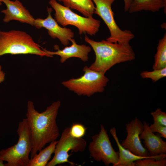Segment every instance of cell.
Masks as SVG:
<instances>
[{
  "mask_svg": "<svg viewBox=\"0 0 166 166\" xmlns=\"http://www.w3.org/2000/svg\"><path fill=\"white\" fill-rule=\"evenodd\" d=\"M61 105L60 101L54 102L44 111L39 113L35 109L33 102L28 101L26 119L32 144L31 158L59 136L56 119Z\"/></svg>",
  "mask_w": 166,
  "mask_h": 166,
  "instance_id": "obj_1",
  "label": "cell"
},
{
  "mask_svg": "<svg viewBox=\"0 0 166 166\" xmlns=\"http://www.w3.org/2000/svg\"><path fill=\"white\" fill-rule=\"evenodd\" d=\"M85 40L95 53V60L89 67L93 70L105 74L115 65L131 61L135 58V53L129 43H113L106 40L96 41L86 35Z\"/></svg>",
  "mask_w": 166,
  "mask_h": 166,
  "instance_id": "obj_2",
  "label": "cell"
},
{
  "mask_svg": "<svg viewBox=\"0 0 166 166\" xmlns=\"http://www.w3.org/2000/svg\"><path fill=\"white\" fill-rule=\"evenodd\" d=\"M6 54H30L50 57L26 32L0 29V57Z\"/></svg>",
  "mask_w": 166,
  "mask_h": 166,
  "instance_id": "obj_3",
  "label": "cell"
},
{
  "mask_svg": "<svg viewBox=\"0 0 166 166\" xmlns=\"http://www.w3.org/2000/svg\"><path fill=\"white\" fill-rule=\"evenodd\" d=\"M17 143L0 151V160L6 161L5 166H27L32 148L30 129L27 119L24 118L18 124Z\"/></svg>",
  "mask_w": 166,
  "mask_h": 166,
  "instance_id": "obj_4",
  "label": "cell"
},
{
  "mask_svg": "<svg viewBox=\"0 0 166 166\" xmlns=\"http://www.w3.org/2000/svg\"><path fill=\"white\" fill-rule=\"evenodd\" d=\"M49 4L55 11V19L63 27L69 25L74 26L78 29L80 35L86 33L93 36L98 32L101 25L100 20L93 17L81 16L56 0H50Z\"/></svg>",
  "mask_w": 166,
  "mask_h": 166,
  "instance_id": "obj_5",
  "label": "cell"
},
{
  "mask_svg": "<svg viewBox=\"0 0 166 166\" xmlns=\"http://www.w3.org/2000/svg\"><path fill=\"white\" fill-rule=\"evenodd\" d=\"M83 70L84 72L83 75L63 81L62 84L78 96L90 97L95 93L104 91L109 81L105 74L91 70L86 66Z\"/></svg>",
  "mask_w": 166,
  "mask_h": 166,
  "instance_id": "obj_6",
  "label": "cell"
},
{
  "mask_svg": "<svg viewBox=\"0 0 166 166\" xmlns=\"http://www.w3.org/2000/svg\"><path fill=\"white\" fill-rule=\"evenodd\" d=\"M95 4L94 14L99 16L108 27L110 36L106 40L113 43L127 44L135 35L130 30H122L114 19L112 6L116 0H92Z\"/></svg>",
  "mask_w": 166,
  "mask_h": 166,
  "instance_id": "obj_7",
  "label": "cell"
},
{
  "mask_svg": "<svg viewBox=\"0 0 166 166\" xmlns=\"http://www.w3.org/2000/svg\"><path fill=\"white\" fill-rule=\"evenodd\" d=\"M88 149L90 156L97 161H102L107 166L110 164L115 166L119 159L118 152L112 146L106 130L101 125L98 134L93 135Z\"/></svg>",
  "mask_w": 166,
  "mask_h": 166,
  "instance_id": "obj_8",
  "label": "cell"
},
{
  "mask_svg": "<svg viewBox=\"0 0 166 166\" xmlns=\"http://www.w3.org/2000/svg\"><path fill=\"white\" fill-rule=\"evenodd\" d=\"M70 128H65L56 145L54 155L46 166H55L57 164L68 163L72 165L75 164L69 160V152H77L84 151L86 147V140L82 138H77L73 137L70 132Z\"/></svg>",
  "mask_w": 166,
  "mask_h": 166,
  "instance_id": "obj_9",
  "label": "cell"
},
{
  "mask_svg": "<svg viewBox=\"0 0 166 166\" xmlns=\"http://www.w3.org/2000/svg\"><path fill=\"white\" fill-rule=\"evenodd\" d=\"M144 128L143 123L137 118L126 124L127 137L121 144L124 148L137 156L148 157L150 156L147 149L142 145L139 136Z\"/></svg>",
  "mask_w": 166,
  "mask_h": 166,
  "instance_id": "obj_10",
  "label": "cell"
},
{
  "mask_svg": "<svg viewBox=\"0 0 166 166\" xmlns=\"http://www.w3.org/2000/svg\"><path fill=\"white\" fill-rule=\"evenodd\" d=\"M48 15L45 19L38 18L35 19L34 26L37 29L45 28L48 30L49 35L53 39H58L64 46L69 44L73 38L74 33L72 30L65 27L60 26L51 15L52 8L47 7Z\"/></svg>",
  "mask_w": 166,
  "mask_h": 166,
  "instance_id": "obj_11",
  "label": "cell"
},
{
  "mask_svg": "<svg viewBox=\"0 0 166 166\" xmlns=\"http://www.w3.org/2000/svg\"><path fill=\"white\" fill-rule=\"evenodd\" d=\"M6 5V8L1 10L5 16L4 22L7 23L14 20L34 26L35 19L29 11L18 0H2Z\"/></svg>",
  "mask_w": 166,
  "mask_h": 166,
  "instance_id": "obj_12",
  "label": "cell"
},
{
  "mask_svg": "<svg viewBox=\"0 0 166 166\" xmlns=\"http://www.w3.org/2000/svg\"><path fill=\"white\" fill-rule=\"evenodd\" d=\"M72 43L71 45L66 46L62 49H59L58 45L54 46L55 51L48 50L42 47V49L50 57L53 55H57L60 57V61L61 63L65 62L68 59L73 57L80 58L83 62H86L89 59V54L91 50L90 46L84 44L79 45L77 43L75 40L72 38L70 41Z\"/></svg>",
  "mask_w": 166,
  "mask_h": 166,
  "instance_id": "obj_13",
  "label": "cell"
},
{
  "mask_svg": "<svg viewBox=\"0 0 166 166\" xmlns=\"http://www.w3.org/2000/svg\"><path fill=\"white\" fill-rule=\"evenodd\" d=\"M144 130L139 136L144 140L145 148L150 156H155L166 153V142L161 136L155 135L150 129L148 123L143 122Z\"/></svg>",
  "mask_w": 166,
  "mask_h": 166,
  "instance_id": "obj_14",
  "label": "cell"
},
{
  "mask_svg": "<svg viewBox=\"0 0 166 166\" xmlns=\"http://www.w3.org/2000/svg\"><path fill=\"white\" fill-rule=\"evenodd\" d=\"M110 132L115 140L119 149V159L115 166H135V162L136 160L154 156L144 157L135 155L121 145L117 136L116 128L113 127L111 128Z\"/></svg>",
  "mask_w": 166,
  "mask_h": 166,
  "instance_id": "obj_15",
  "label": "cell"
},
{
  "mask_svg": "<svg viewBox=\"0 0 166 166\" xmlns=\"http://www.w3.org/2000/svg\"><path fill=\"white\" fill-rule=\"evenodd\" d=\"M166 0H133L128 12L130 13L142 11L153 12L162 8L166 11Z\"/></svg>",
  "mask_w": 166,
  "mask_h": 166,
  "instance_id": "obj_16",
  "label": "cell"
},
{
  "mask_svg": "<svg viewBox=\"0 0 166 166\" xmlns=\"http://www.w3.org/2000/svg\"><path fill=\"white\" fill-rule=\"evenodd\" d=\"M64 6L70 9L76 10L85 17H93L95 6L92 0H58Z\"/></svg>",
  "mask_w": 166,
  "mask_h": 166,
  "instance_id": "obj_17",
  "label": "cell"
},
{
  "mask_svg": "<svg viewBox=\"0 0 166 166\" xmlns=\"http://www.w3.org/2000/svg\"><path fill=\"white\" fill-rule=\"evenodd\" d=\"M57 141L55 140L45 148H43L31 158L27 166H46L52 155L54 153Z\"/></svg>",
  "mask_w": 166,
  "mask_h": 166,
  "instance_id": "obj_18",
  "label": "cell"
},
{
  "mask_svg": "<svg viewBox=\"0 0 166 166\" xmlns=\"http://www.w3.org/2000/svg\"><path fill=\"white\" fill-rule=\"evenodd\" d=\"M165 67H166V33L159 41L152 68L153 69H157Z\"/></svg>",
  "mask_w": 166,
  "mask_h": 166,
  "instance_id": "obj_19",
  "label": "cell"
},
{
  "mask_svg": "<svg viewBox=\"0 0 166 166\" xmlns=\"http://www.w3.org/2000/svg\"><path fill=\"white\" fill-rule=\"evenodd\" d=\"M166 154H161L135 161V166H165Z\"/></svg>",
  "mask_w": 166,
  "mask_h": 166,
  "instance_id": "obj_20",
  "label": "cell"
},
{
  "mask_svg": "<svg viewBox=\"0 0 166 166\" xmlns=\"http://www.w3.org/2000/svg\"><path fill=\"white\" fill-rule=\"evenodd\" d=\"M150 71H144L140 74L143 78L150 79L154 82L166 76V67Z\"/></svg>",
  "mask_w": 166,
  "mask_h": 166,
  "instance_id": "obj_21",
  "label": "cell"
},
{
  "mask_svg": "<svg viewBox=\"0 0 166 166\" xmlns=\"http://www.w3.org/2000/svg\"><path fill=\"white\" fill-rule=\"evenodd\" d=\"M86 129L85 126L81 124H73L70 128V132L71 135L74 138H82L85 133Z\"/></svg>",
  "mask_w": 166,
  "mask_h": 166,
  "instance_id": "obj_22",
  "label": "cell"
},
{
  "mask_svg": "<svg viewBox=\"0 0 166 166\" xmlns=\"http://www.w3.org/2000/svg\"><path fill=\"white\" fill-rule=\"evenodd\" d=\"M152 117L154 123H157L166 126V113L162 111L160 108L151 113Z\"/></svg>",
  "mask_w": 166,
  "mask_h": 166,
  "instance_id": "obj_23",
  "label": "cell"
},
{
  "mask_svg": "<svg viewBox=\"0 0 166 166\" xmlns=\"http://www.w3.org/2000/svg\"><path fill=\"white\" fill-rule=\"evenodd\" d=\"M149 127L153 132H157L160 134L161 137L166 138V126L154 123L149 125Z\"/></svg>",
  "mask_w": 166,
  "mask_h": 166,
  "instance_id": "obj_24",
  "label": "cell"
},
{
  "mask_svg": "<svg viewBox=\"0 0 166 166\" xmlns=\"http://www.w3.org/2000/svg\"><path fill=\"white\" fill-rule=\"evenodd\" d=\"M133 0H123L124 6V9L125 12H128Z\"/></svg>",
  "mask_w": 166,
  "mask_h": 166,
  "instance_id": "obj_25",
  "label": "cell"
},
{
  "mask_svg": "<svg viewBox=\"0 0 166 166\" xmlns=\"http://www.w3.org/2000/svg\"><path fill=\"white\" fill-rule=\"evenodd\" d=\"M2 66L0 65V83L4 81L5 77V73L2 70Z\"/></svg>",
  "mask_w": 166,
  "mask_h": 166,
  "instance_id": "obj_26",
  "label": "cell"
},
{
  "mask_svg": "<svg viewBox=\"0 0 166 166\" xmlns=\"http://www.w3.org/2000/svg\"><path fill=\"white\" fill-rule=\"evenodd\" d=\"M3 161L0 160V166H5L4 164H3Z\"/></svg>",
  "mask_w": 166,
  "mask_h": 166,
  "instance_id": "obj_27",
  "label": "cell"
},
{
  "mask_svg": "<svg viewBox=\"0 0 166 166\" xmlns=\"http://www.w3.org/2000/svg\"><path fill=\"white\" fill-rule=\"evenodd\" d=\"M2 0H0V5H1L2 4Z\"/></svg>",
  "mask_w": 166,
  "mask_h": 166,
  "instance_id": "obj_28",
  "label": "cell"
}]
</instances>
